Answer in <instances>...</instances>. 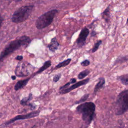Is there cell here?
I'll return each mask as SVG.
<instances>
[{
	"mask_svg": "<svg viewBox=\"0 0 128 128\" xmlns=\"http://www.w3.org/2000/svg\"><path fill=\"white\" fill-rule=\"evenodd\" d=\"M30 79V78H26L25 80H20L18 81L14 86V90H18L22 88L24 86H25L26 85V84H28Z\"/></svg>",
	"mask_w": 128,
	"mask_h": 128,
	"instance_id": "obj_11",
	"label": "cell"
},
{
	"mask_svg": "<svg viewBox=\"0 0 128 128\" xmlns=\"http://www.w3.org/2000/svg\"><path fill=\"white\" fill-rule=\"evenodd\" d=\"M59 45L60 44L58 42L56 37H54L52 39L50 44L48 45V48L50 51L54 52L58 49Z\"/></svg>",
	"mask_w": 128,
	"mask_h": 128,
	"instance_id": "obj_10",
	"label": "cell"
},
{
	"mask_svg": "<svg viewBox=\"0 0 128 128\" xmlns=\"http://www.w3.org/2000/svg\"><path fill=\"white\" fill-rule=\"evenodd\" d=\"M90 80V78H87L86 79H84V80H82L81 81H79L77 82H76L74 83V84H72V86H68V88H66V89H64V90H60L59 92V93L60 94H66V93H68L69 92H70V91L82 86H83L84 84H86Z\"/></svg>",
	"mask_w": 128,
	"mask_h": 128,
	"instance_id": "obj_8",
	"label": "cell"
},
{
	"mask_svg": "<svg viewBox=\"0 0 128 128\" xmlns=\"http://www.w3.org/2000/svg\"><path fill=\"white\" fill-rule=\"evenodd\" d=\"M34 67L28 62H20L15 70V74L19 77L26 76L32 71Z\"/></svg>",
	"mask_w": 128,
	"mask_h": 128,
	"instance_id": "obj_6",
	"label": "cell"
},
{
	"mask_svg": "<svg viewBox=\"0 0 128 128\" xmlns=\"http://www.w3.org/2000/svg\"><path fill=\"white\" fill-rule=\"evenodd\" d=\"M22 56H18L16 58V60H22Z\"/></svg>",
	"mask_w": 128,
	"mask_h": 128,
	"instance_id": "obj_24",
	"label": "cell"
},
{
	"mask_svg": "<svg viewBox=\"0 0 128 128\" xmlns=\"http://www.w3.org/2000/svg\"><path fill=\"white\" fill-rule=\"evenodd\" d=\"M96 110V105L92 102H86L78 105L76 108L77 112L82 114V120L88 124L92 120Z\"/></svg>",
	"mask_w": 128,
	"mask_h": 128,
	"instance_id": "obj_2",
	"label": "cell"
},
{
	"mask_svg": "<svg viewBox=\"0 0 128 128\" xmlns=\"http://www.w3.org/2000/svg\"><path fill=\"white\" fill-rule=\"evenodd\" d=\"M90 72L88 70H85L82 72H81L78 74V78L79 79H82L84 78H85L86 76H87L89 74Z\"/></svg>",
	"mask_w": 128,
	"mask_h": 128,
	"instance_id": "obj_18",
	"label": "cell"
},
{
	"mask_svg": "<svg viewBox=\"0 0 128 128\" xmlns=\"http://www.w3.org/2000/svg\"><path fill=\"white\" fill-rule=\"evenodd\" d=\"M12 78L13 80H15V79L16 78V76H12Z\"/></svg>",
	"mask_w": 128,
	"mask_h": 128,
	"instance_id": "obj_28",
	"label": "cell"
},
{
	"mask_svg": "<svg viewBox=\"0 0 128 128\" xmlns=\"http://www.w3.org/2000/svg\"><path fill=\"white\" fill-rule=\"evenodd\" d=\"M32 94L30 93L28 96L23 98L21 100L20 103L22 106H28L30 103L29 102L32 99Z\"/></svg>",
	"mask_w": 128,
	"mask_h": 128,
	"instance_id": "obj_14",
	"label": "cell"
},
{
	"mask_svg": "<svg viewBox=\"0 0 128 128\" xmlns=\"http://www.w3.org/2000/svg\"><path fill=\"white\" fill-rule=\"evenodd\" d=\"M33 5L22 6L16 10L12 16V20L15 23L25 21L30 16L34 8Z\"/></svg>",
	"mask_w": 128,
	"mask_h": 128,
	"instance_id": "obj_4",
	"label": "cell"
},
{
	"mask_svg": "<svg viewBox=\"0 0 128 128\" xmlns=\"http://www.w3.org/2000/svg\"><path fill=\"white\" fill-rule=\"evenodd\" d=\"M70 60H71V59L70 58H68V59H67L63 62H60L59 63L58 65L56 66V68H62V67H64V66H68L70 62Z\"/></svg>",
	"mask_w": 128,
	"mask_h": 128,
	"instance_id": "obj_17",
	"label": "cell"
},
{
	"mask_svg": "<svg viewBox=\"0 0 128 128\" xmlns=\"http://www.w3.org/2000/svg\"><path fill=\"white\" fill-rule=\"evenodd\" d=\"M50 66H51L50 60H47L46 62H45V63L43 64V66L40 68H39V70L36 72V74L41 73L43 71L47 69L48 68H49Z\"/></svg>",
	"mask_w": 128,
	"mask_h": 128,
	"instance_id": "obj_13",
	"label": "cell"
},
{
	"mask_svg": "<svg viewBox=\"0 0 128 128\" xmlns=\"http://www.w3.org/2000/svg\"><path fill=\"white\" fill-rule=\"evenodd\" d=\"M90 64V61H89L88 60H84V61H82V62H81L80 64H81L82 66H88V65Z\"/></svg>",
	"mask_w": 128,
	"mask_h": 128,
	"instance_id": "obj_23",
	"label": "cell"
},
{
	"mask_svg": "<svg viewBox=\"0 0 128 128\" xmlns=\"http://www.w3.org/2000/svg\"><path fill=\"white\" fill-rule=\"evenodd\" d=\"M88 96H89V94H84L79 100L76 102L74 104H80V103L84 102V101H86L87 100V98H88Z\"/></svg>",
	"mask_w": 128,
	"mask_h": 128,
	"instance_id": "obj_19",
	"label": "cell"
},
{
	"mask_svg": "<svg viewBox=\"0 0 128 128\" xmlns=\"http://www.w3.org/2000/svg\"><path fill=\"white\" fill-rule=\"evenodd\" d=\"M105 84V79L104 78H100L98 79V82L95 86L94 88V94H96L100 89L102 88Z\"/></svg>",
	"mask_w": 128,
	"mask_h": 128,
	"instance_id": "obj_12",
	"label": "cell"
},
{
	"mask_svg": "<svg viewBox=\"0 0 128 128\" xmlns=\"http://www.w3.org/2000/svg\"><path fill=\"white\" fill-rule=\"evenodd\" d=\"M128 110V90H125L120 93L116 102L115 114L117 116L122 115Z\"/></svg>",
	"mask_w": 128,
	"mask_h": 128,
	"instance_id": "obj_3",
	"label": "cell"
},
{
	"mask_svg": "<svg viewBox=\"0 0 128 128\" xmlns=\"http://www.w3.org/2000/svg\"><path fill=\"white\" fill-rule=\"evenodd\" d=\"M58 12V10L56 9H54L42 14L36 21V28L41 30L48 26L52 22Z\"/></svg>",
	"mask_w": 128,
	"mask_h": 128,
	"instance_id": "obj_5",
	"label": "cell"
},
{
	"mask_svg": "<svg viewBox=\"0 0 128 128\" xmlns=\"http://www.w3.org/2000/svg\"><path fill=\"white\" fill-rule=\"evenodd\" d=\"M2 16H0V26H1V24H2Z\"/></svg>",
	"mask_w": 128,
	"mask_h": 128,
	"instance_id": "obj_26",
	"label": "cell"
},
{
	"mask_svg": "<svg viewBox=\"0 0 128 128\" xmlns=\"http://www.w3.org/2000/svg\"><path fill=\"white\" fill-rule=\"evenodd\" d=\"M110 7L108 6L102 12V18L106 22H108L110 20Z\"/></svg>",
	"mask_w": 128,
	"mask_h": 128,
	"instance_id": "obj_15",
	"label": "cell"
},
{
	"mask_svg": "<svg viewBox=\"0 0 128 128\" xmlns=\"http://www.w3.org/2000/svg\"><path fill=\"white\" fill-rule=\"evenodd\" d=\"M102 44V40H99L98 41V42L94 44V45L93 48H92V52H96V51L98 50V49L99 46H100V44Z\"/></svg>",
	"mask_w": 128,
	"mask_h": 128,
	"instance_id": "obj_20",
	"label": "cell"
},
{
	"mask_svg": "<svg viewBox=\"0 0 128 128\" xmlns=\"http://www.w3.org/2000/svg\"><path fill=\"white\" fill-rule=\"evenodd\" d=\"M30 41L31 40L30 37L26 36H23L11 42L2 52L0 55V61L3 60L8 56L20 48V47L28 46L30 43Z\"/></svg>",
	"mask_w": 128,
	"mask_h": 128,
	"instance_id": "obj_1",
	"label": "cell"
},
{
	"mask_svg": "<svg viewBox=\"0 0 128 128\" xmlns=\"http://www.w3.org/2000/svg\"><path fill=\"white\" fill-rule=\"evenodd\" d=\"M14 0L16 2H20V1H21L22 0Z\"/></svg>",
	"mask_w": 128,
	"mask_h": 128,
	"instance_id": "obj_29",
	"label": "cell"
},
{
	"mask_svg": "<svg viewBox=\"0 0 128 128\" xmlns=\"http://www.w3.org/2000/svg\"><path fill=\"white\" fill-rule=\"evenodd\" d=\"M96 34V32H94V31H93L92 32V36H94Z\"/></svg>",
	"mask_w": 128,
	"mask_h": 128,
	"instance_id": "obj_27",
	"label": "cell"
},
{
	"mask_svg": "<svg viewBox=\"0 0 128 128\" xmlns=\"http://www.w3.org/2000/svg\"><path fill=\"white\" fill-rule=\"evenodd\" d=\"M118 79L120 81V82L125 85H127L128 84V74H126L124 75H122L118 77Z\"/></svg>",
	"mask_w": 128,
	"mask_h": 128,
	"instance_id": "obj_16",
	"label": "cell"
},
{
	"mask_svg": "<svg viewBox=\"0 0 128 128\" xmlns=\"http://www.w3.org/2000/svg\"><path fill=\"white\" fill-rule=\"evenodd\" d=\"M76 80L75 78H72L70 80V82L71 84H74V83L76 82Z\"/></svg>",
	"mask_w": 128,
	"mask_h": 128,
	"instance_id": "obj_25",
	"label": "cell"
},
{
	"mask_svg": "<svg viewBox=\"0 0 128 128\" xmlns=\"http://www.w3.org/2000/svg\"><path fill=\"white\" fill-rule=\"evenodd\" d=\"M40 110H36L30 113L25 114H22V115H18L14 117V118L6 122L5 124H10L16 120H26V119H29L31 118H33L36 116H38L40 114Z\"/></svg>",
	"mask_w": 128,
	"mask_h": 128,
	"instance_id": "obj_7",
	"label": "cell"
},
{
	"mask_svg": "<svg viewBox=\"0 0 128 128\" xmlns=\"http://www.w3.org/2000/svg\"><path fill=\"white\" fill-rule=\"evenodd\" d=\"M60 77H61V74H58L55 75L53 78V81L55 82H57L58 81V80H60Z\"/></svg>",
	"mask_w": 128,
	"mask_h": 128,
	"instance_id": "obj_21",
	"label": "cell"
},
{
	"mask_svg": "<svg viewBox=\"0 0 128 128\" xmlns=\"http://www.w3.org/2000/svg\"><path fill=\"white\" fill-rule=\"evenodd\" d=\"M88 34L89 30L88 28H84L82 29L76 40V44L79 47L81 48L84 46Z\"/></svg>",
	"mask_w": 128,
	"mask_h": 128,
	"instance_id": "obj_9",
	"label": "cell"
},
{
	"mask_svg": "<svg viewBox=\"0 0 128 128\" xmlns=\"http://www.w3.org/2000/svg\"><path fill=\"white\" fill-rule=\"evenodd\" d=\"M70 84H71V83H70V82H67V83L66 84L64 85V86H62L60 88H59L60 90H64V89H66V88H68L70 86Z\"/></svg>",
	"mask_w": 128,
	"mask_h": 128,
	"instance_id": "obj_22",
	"label": "cell"
}]
</instances>
